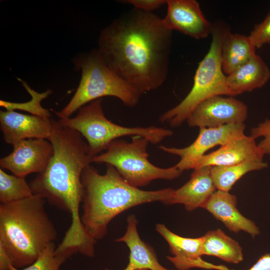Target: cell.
<instances>
[{"instance_id": "f1b7e54d", "label": "cell", "mask_w": 270, "mask_h": 270, "mask_svg": "<svg viewBox=\"0 0 270 270\" xmlns=\"http://www.w3.org/2000/svg\"><path fill=\"white\" fill-rule=\"evenodd\" d=\"M218 270H232L224 266H220ZM246 270H270V254L262 255L256 262Z\"/></svg>"}, {"instance_id": "8fae6325", "label": "cell", "mask_w": 270, "mask_h": 270, "mask_svg": "<svg viewBox=\"0 0 270 270\" xmlns=\"http://www.w3.org/2000/svg\"><path fill=\"white\" fill-rule=\"evenodd\" d=\"M244 124H226L215 128H200L196 140L190 146L181 148L160 146L166 152L178 156L180 160L175 166L180 170H186L192 162L216 146H223L234 139L245 136Z\"/></svg>"}, {"instance_id": "cb8c5ba5", "label": "cell", "mask_w": 270, "mask_h": 270, "mask_svg": "<svg viewBox=\"0 0 270 270\" xmlns=\"http://www.w3.org/2000/svg\"><path fill=\"white\" fill-rule=\"evenodd\" d=\"M20 80L22 86L32 96V100L28 102L22 103L12 102L0 100V106L4 108L6 110H20L28 112L32 115L50 118V114L48 110L43 108L41 106L40 102L52 94V90H48L44 92L38 93L32 89L26 82L20 80Z\"/></svg>"}, {"instance_id": "7a4b0ae2", "label": "cell", "mask_w": 270, "mask_h": 270, "mask_svg": "<svg viewBox=\"0 0 270 270\" xmlns=\"http://www.w3.org/2000/svg\"><path fill=\"white\" fill-rule=\"evenodd\" d=\"M52 131L48 140L54 153L46 170L30 182L33 194L69 213L73 223L80 220V206L83 188L81 176L92 162L88 144L78 131L52 119Z\"/></svg>"}, {"instance_id": "ac0fdd59", "label": "cell", "mask_w": 270, "mask_h": 270, "mask_svg": "<svg viewBox=\"0 0 270 270\" xmlns=\"http://www.w3.org/2000/svg\"><path fill=\"white\" fill-rule=\"evenodd\" d=\"M270 79V70L256 54L242 66L226 76L230 89L236 95L264 86Z\"/></svg>"}, {"instance_id": "7c38bea8", "label": "cell", "mask_w": 270, "mask_h": 270, "mask_svg": "<svg viewBox=\"0 0 270 270\" xmlns=\"http://www.w3.org/2000/svg\"><path fill=\"white\" fill-rule=\"evenodd\" d=\"M167 12L162 23L170 30H176L196 39L211 34L212 24L206 18L195 0H167Z\"/></svg>"}, {"instance_id": "4316f807", "label": "cell", "mask_w": 270, "mask_h": 270, "mask_svg": "<svg viewBox=\"0 0 270 270\" xmlns=\"http://www.w3.org/2000/svg\"><path fill=\"white\" fill-rule=\"evenodd\" d=\"M250 136L255 139L263 136L264 138L258 144V146L265 154L270 155V120L266 119L264 122L260 123L256 127L250 130Z\"/></svg>"}, {"instance_id": "44dd1931", "label": "cell", "mask_w": 270, "mask_h": 270, "mask_svg": "<svg viewBox=\"0 0 270 270\" xmlns=\"http://www.w3.org/2000/svg\"><path fill=\"white\" fill-rule=\"evenodd\" d=\"M156 231L168 243L170 252L174 256L196 260L202 258V238H189L181 236L168 230L164 224H158Z\"/></svg>"}, {"instance_id": "8992f818", "label": "cell", "mask_w": 270, "mask_h": 270, "mask_svg": "<svg viewBox=\"0 0 270 270\" xmlns=\"http://www.w3.org/2000/svg\"><path fill=\"white\" fill-rule=\"evenodd\" d=\"M228 30L224 22L212 24L210 46L198 64L191 90L178 104L160 116L159 120L161 123H168L173 128L179 126L206 100L218 96H236L227 84L226 76L222 66V42Z\"/></svg>"}, {"instance_id": "83f0119b", "label": "cell", "mask_w": 270, "mask_h": 270, "mask_svg": "<svg viewBox=\"0 0 270 270\" xmlns=\"http://www.w3.org/2000/svg\"><path fill=\"white\" fill-rule=\"evenodd\" d=\"M121 2L123 4L132 5L134 8L152 12L166 4L167 0H125Z\"/></svg>"}, {"instance_id": "484cf974", "label": "cell", "mask_w": 270, "mask_h": 270, "mask_svg": "<svg viewBox=\"0 0 270 270\" xmlns=\"http://www.w3.org/2000/svg\"><path fill=\"white\" fill-rule=\"evenodd\" d=\"M248 36L256 48L270 45V11L264 20L254 26Z\"/></svg>"}, {"instance_id": "52a82bcc", "label": "cell", "mask_w": 270, "mask_h": 270, "mask_svg": "<svg viewBox=\"0 0 270 270\" xmlns=\"http://www.w3.org/2000/svg\"><path fill=\"white\" fill-rule=\"evenodd\" d=\"M102 100L98 98L82 106L74 118L58 120L62 125L78 132L86 138L88 154L93 157L106 150L113 140L124 136H142L156 144L173 134L170 130L154 126L130 128L116 124L105 116Z\"/></svg>"}, {"instance_id": "3957f363", "label": "cell", "mask_w": 270, "mask_h": 270, "mask_svg": "<svg viewBox=\"0 0 270 270\" xmlns=\"http://www.w3.org/2000/svg\"><path fill=\"white\" fill-rule=\"evenodd\" d=\"M104 174L90 164L81 176L83 188L80 220L86 233L96 242L106 234L109 222L134 206L156 201L164 203L173 190H144L128 184L112 166L106 164Z\"/></svg>"}, {"instance_id": "4fadbf2b", "label": "cell", "mask_w": 270, "mask_h": 270, "mask_svg": "<svg viewBox=\"0 0 270 270\" xmlns=\"http://www.w3.org/2000/svg\"><path fill=\"white\" fill-rule=\"evenodd\" d=\"M264 154L256 144L255 138L245 135L220 146L214 152L197 158L190 162L186 170L230 166L247 162H262Z\"/></svg>"}, {"instance_id": "30bf717a", "label": "cell", "mask_w": 270, "mask_h": 270, "mask_svg": "<svg viewBox=\"0 0 270 270\" xmlns=\"http://www.w3.org/2000/svg\"><path fill=\"white\" fill-rule=\"evenodd\" d=\"M247 116L248 107L242 102L218 96L200 104L186 121L190 127L215 128L244 124Z\"/></svg>"}, {"instance_id": "5b68a950", "label": "cell", "mask_w": 270, "mask_h": 270, "mask_svg": "<svg viewBox=\"0 0 270 270\" xmlns=\"http://www.w3.org/2000/svg\"><path fill=\"white\" fill-rule=\"evenodd\" d=\"M76 70H80L78 86L70 100L60 112L59 118H68L88 103L103 96L117 98L126 106L134 107L144 94L116 74L107 66L98 50H92L74 60Z\"/></svg>"}, {"instance_id": "6da1fadb", "label": "cell", "mask_w": 270, "mask_h": 270, "mask_svg": "<svg viewBox=\"0 0 270 270\" xmlns=\"http://www.w3.org/2000/svg\"><path fill=\"white\" fill-rule=\"evenodd\" d=\"M172 40L162 18L134 8L102 30L98 50L116 74L144 93L166 80Z\"/></svg>"}, {"instance_id": "603a6c76", "label": "cell", "mask_w": 270, "mask_h": 270, "mask_svg": "<svg viewBox=\"0 0 270 270\" xmlns=\"http://www.w3.org/2000/svg\"><path fill=\"white\" fill-rule=\"evenodd\" d=\"M33 194L25 178L9 174L0 169V204L18 201Z\"/></svg>"}, {"instance_id": "d6986e66", "label": "cell", "mask_w": 270, "mask_h": 270, "mask_svg": "<svg viewBox=\"0 0 270 270\" xmlns=\"http://www.w3.org/2000/svg\"><path fill=\"white\" fill-rule=\"evenodd\" d=\"M256 47L249 36L232 33L230 29L225 34L222 46V66L227 76L255 55Z\"/></svg>"}, {"instance_id": "9a60e30c", "label": "cell", "mask_w": 270, "mask_h": 270, "mask_svg": "<svg viewBox=\"0 0 270 270\" xmlns=\"http://www.w3.org/2000/svg\"><path fill=\"white\" fill-rule=\"evenodd\" d=\"M211 167L194 170L189 180L178 189L173 190L170 198L163 204H182L188 211L204 208L216 190L211 176Z\"/></svg>"}, {"instance_id": "d4e9b609", "label": "cell", "mask_w": 270, "mask_h": 270, "mask_svg": "<svg viewBox=\"0 0 270 270\" xmlns=\"http://www.w3.org/2000/svg\"><path fill=\"white\" fill-rule=\"evenodd\" d=\"M56 248L54 242H52L44 250L32 264L22 268H18L10 265V270H59L60 266L68 258L56 253Z\"/></svg>"}, {"instance_id": "7402d4cb", "label": "cell", "mask_w": 270, "mask_h": 270, "mask_svg": "<svg viewBox=\"0 0 270 270\" xmlns=\"http://www.w3.org/2000/svg\"><path fill=\"white\" fill-rule=\"evenodd\" d=\"M266 162H247L226 166H213L210 172L216 189L229 192L233 185L246 173L268 166Z\"/></svg>"}, {"instance_id": "2e32d148", "label": "cell", "mask_w": 270, "mask_h": 270, "mask_svg": "<svg viewBox=\"0 0 270 270\" xmlns=\"http://www.w3.org/2000/svg\"><path fill=\"white\" fill-rule=\"evenodd\" d=\"M236 197L229 192L216 190L210 197L204 208L214 218L220 221L230 231L244 232L252 237L260 232L256 224L244 216L238 210Z\"/></svg>"}, {"instance_id": "9c48e42d", "label": "cell", "mask_w": 270, "mask_h": 270, "mask_svg": "<svg viewBox=\"0 0 270 270\" xmlns=\"http://www.w3.org/2000/svg\"><path fill=\"white\" fill-rule=\"evenodd\" d=\"M12 146V152L0 158V166L20 177L44 172L54 153L52 144L46 139L24 140Z\"/></svg>"}, {"instance_id": "f546056e", "label": "cell", "mask_w": 270, "mask_h": 270, "mask_svg": "<svg viewBox=\"0 0 270 270\" xmlns=\"http://www.w3.org/2000/svg\"><path fill=\"white\" fill-rule=\"evenodd\" d=\"M12 261L4 247L0 244V270H10Z\"/></svg>"}, {"instance_id": "ba28073f", "label": "cell", "mask_w": 270, "mask_h": 270, "mask_svg": "<svg viewBox=\"0 0 270 270\" xmlns=\"http://www.w3.org/2000/svg\"><path fill=\"white\" fill-rule=\"evenodd\" d=\"M149 142L146 138L140 136H132L130 142L115 140L105 152L94 156L92 162L112 166L128 184L138 188L155 180H172L179 177L182 172L176 166L161 168L148 160Z\"/></svg>"}, {"instance_id": "ffe728a7", "label": "cell", "mask_w": 270, "mask_h": 270, "mask_svg": "<svg viewBox=\"0 0 270 270\" xmlns=\"http://www.w3.org/2000/svg\"><path fill=\"white\" fill-rule=\"evenodd\" d=\"M202 238L203 255L216 256L233 264L243 260L242 247L221 229L208 231Z\"/></svg>"}, {"instance_id": "5bb4252c", "label": "cell", "mask_w": 270, "mask_h": 270, "mask_svg": "<svg viewBox=\"0 0 270 270\" xmlns=\"http://www.w3.org/2000/svg\"><path fill=\"white\" fill-rule=\"evenodd\" d=\"M52 118L28 115L14 110L0 111V128L4 142L12 146L30 138L48 140L52 131Z\"/></svg>"}, {"instance_id": "4dcf8cb0", "label": "cell", "mask_w": 270, "mask_h": 270, "mask_svg": "<svg viewBox=\"0 0 270 270\" xmlns=\"http://www.w3.org/2000/svg\"><path fill=\"white\" fill-rule=\"evenodd\" d=\"M148 270V269H140V270Z\"/></svg>"}, {"instance_id": "e0dca14e", "label": "cell", "mask_w": 270, "mask_h": 270, "mask_svg": "<svg viewBox=\"0 0 270 270\" xmlns=\"http://www.w3.org/2000/svg\"><path fill=\"white\" fill-rule=\"evenodd\" d=\"M127 223L125 234L115 240L116 242H124L130 250L129 262L123 270H173L162 266L154 250L141 240L137 230L138 221L134 215L128 216Z\"/></svg>"}, {"instance_id": "1f68e13d", "label": "cell", "mask_w": 270, "mask_h": 270, "mask_svg": "<svg viewBox=\"0 0 270 270\" xmlns=\"http://www.w3.org/2000/svg\"><path fill=\"white\" fill-rule=\"evenodd\" d=\"M104 270H108V268H106V269H104Z\"/></svg>"}, {"instance_id": "277c9868", "label": "cell", "mask_w": 270, "mask_h": 270, "mask_svg": "<svg viewBox=\"0 0 270 270\" xmlns=\"http://www.w3.org/2000/svg\"><path fill=\"white\" fill-rule=\"evenodd\" d=\"M44 203V198L33 194L0 204V244L16 268L33 264L56 239L57 232Z\"/></svg>"}]
</instances>
